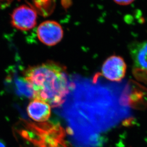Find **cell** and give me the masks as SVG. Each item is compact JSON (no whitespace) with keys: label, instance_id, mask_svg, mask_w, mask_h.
<instances>
[{"label":"cell","instance_id":"1","mask_svg":"<svg viewBox=\"0 0 147 147\" xmlns=\"http://www.w3.org/2000/svg\"><path fill=\"white\" fill-rule=\"evenodd\" d=\"M81 90L77 105V124L74 128V140L76 147H98L100 140L98 132L101 131L99 122L109 118L113 108L111 92L104 87L90 85Z\"/></svg>","mask_w":147,"mask_h":147},{"label":"cell","instance_id":"6","mask_svg":"<svg viewBox=\"0 0 147 147\" xmlns=\"http://www.w3.org/2000/svg\"><path fill=\"white\" fill-rule=\"evenodd\" d=\"M51 106L42 100L34 99L27 108L28 115L37 122H45L50 118L51 114Z\"/></svg>","mask_w":147,"mask_h":147},{"label":"cell","instance_id":"3","mask_svg":"<svg viewBox=\"0 0 147 147\" xmlns=\"http://www.w3.org/2000/svg\"><path fill=\"white\" fill-rule=\"evenodd\" d=\"M37 35L42 43L46 46H53L61 41L63 36V30L57 22L46 21L39 25Z\"/></svg>","mask_w":147,"mask_h":147},{"label":"cell","instance_id":"2","mask_svg":"<svg viewBox=\"0 0 147 147\" xmlns=\"http://www.w3.org/2000/svg\"><path fill=\"white\" fill-rule=\"evenodd\" d=\"M24 79L32 89L34 99L42 100L53 108L63 104L69 91L65 70L56 63L30 67L25 71Z\"/></svg>","mask_w":147,"mask_h":147},{"label":"cell","instance_id":"8","mask_svg":"<svg viewBox=\"0 0 147 147\" xmlns=\"http://www.w3.org/2000/svg\"><path fill=\"white\" fill-rule=\"evenodd\" d=\"M115 3L121 5H127L131 3L134 0H113Z\"/></svg>","mask_w":147,"mask_h":147},{"label":"cell","instance_id":"7","mask_svg":"<svg viewBox=\"0 0 147 147\" xmlns=\"http://www.w3.org/2000/svg\"><path fill=\"white\" fill-rule=\"evenodd\" d=\"M129 49L135 67L147 71V41L133 42Z\"/></svg>","mask_w":147,"mask_h":147},{"label":"cell","instance_id":"5","mask_svg":"<svg viewBox=\"0 0 147 147\" xmlns=\"http://www.w3.org/2000/svg\"><path fill=\"white\" fill-rule=\"evenodd\" d=\"M127 65L119 56H112L103 64L101 72L103 76L112 82H119L125 76Z\"/></svg>","mask_w":147,"mask_h":147},{"label":"cell","instance_id":"4","mask_svg":"<svg viewBox=\"0 0 147 147\" xmlns=\"http://www.w3.org/2000/svg\"><path fill=\"white\" fill-rule=\"evenodd\" d=\"M37 18V13L33 9L21 5L15 9L11 14V25L20 30H30L36 26Z\"/></svg>","mask_w":147,"mask_h":147},{"label":"cell","instance_id":"9","mask_svg":"<svg viewBox=\"0 0 147 147\" xmlns=\"http://www.w3.org/2000/svg\"><path fill=\"white\" fill-rule=\"evenodd\" d=\"M0 147H6L5 145L3 142L0 141Z\"/></svg>","mask_w":147,"mask_h":147}]
</instances>
